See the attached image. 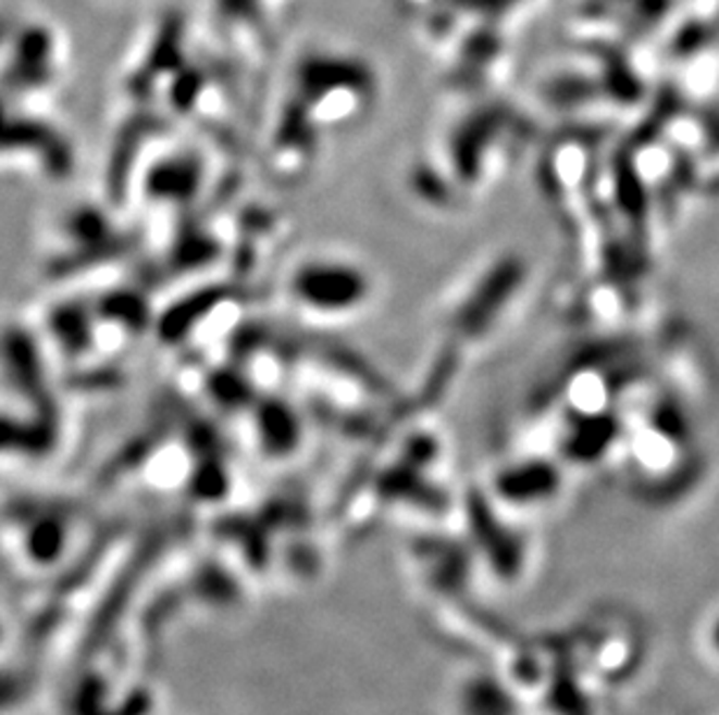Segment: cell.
<instances>
[{
    "label": "cell",
    "mask_w": 719,
    "mask_h": 715,
    "mask_svg": "<svg viewBox=\"0 0 719 715\" xmlns=\"http://www.w3.org/2000/svg\"><path fill=\"white\" fill-rule=\"evenodd\" d=\"M373 298V269L349 253H310L284 281L292 314L324 326L352 321L371 306Z\"/></svg>",
    "instance_id": "2"
},
{
    "label": "cell",
    "mask_w": 719,
    "mask_h": 715,
    "mask_svg": "<svg viewBox=\"0 0 719 715\" xmlns=\"http://www.w3.org/2000/svg\"><path fill=\"white\" fill-rule=\"evenodd\" d=\"M317 67L296 71L269 122L265 156L280 179H300L352 138L375 112L377 89L371 71L352 81V67L340 79H317Z\"/></svg>",
    "instance_id": "1"
},
{
    "label": "cell",
    "mask_w": 719,
    "mask_h": 715,
    "mask_svg": "<svg viewBox=\"0 0 719 715\" xmlns=\"http://www.w3.org/2000/svg\"><path fill=\"white\" fill-rule=\"evenodd\" d=\"M712 643H715V649L719 651V623H717L715 629H712Z\"/></svg>",
    "instance_id": "3"
}]
</instances>
